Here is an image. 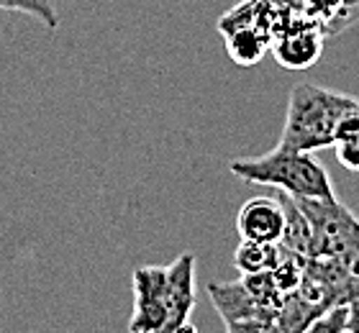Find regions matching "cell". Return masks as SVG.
I'll return each instance as SVG.
<instances>
[{"mask_svg":"<svg viewBox=\"0 0 359 333\" xmlns=\"http://www.w3.org/2000/svg\"><path fill=\"white\" fill-rule=\"evenodd\" d=\"M231 175L249 185L277 187L280 193L295 200H334L337 190L329 172L311 151H292L275 147L267 154L233 159Z\"/></svg>","mask_w":359,"mask_h":333,"instance_id":"2","label":"cell"},{"mask_svg":"<svg viewBox=\"0 0 359 333\" xmlns=\"http://www.w3.org/2000/svg\"><path fill=\"white\" fill-rule=\"evenodd\" d=\"M280 203H283V213H285V226H283V236H280V246H283L287 254H295V257H303L308 259V249H311V226H308L306 215L300 210L298 200L290 198V195H277Z\"/></svg>","mask_w":359,"mask_h":333,"instance_id":"12","label":"cell"},{"mask_svg":"<svg viewBox=\"0 0 359 333\" xmlns=\"http://www.w3.org/2000/svg\"><path fill=\"white\" fill-rule=\"evenodd\" d=\"M326 34H323L316 23H311L308 18H298L290 26H285L275 39L269 52L275 57V62L283 69L290 72H306L313 64H318L326 46Z\"/></svg>","mask_w":359,"mask_h":333,"instance_id":"5","label":"cell"},{"mask_svg":"<svg viewBox=\"0 0 359 333\" xmlns=\"http://www.w3.org/2000/svg\"><path fill=\"white\" fill-rule=\"evenodd\" d=\"M341 333H349V331H341Z\"/></svg>","mask_w":359,"mask_h":333,"instance_id":"19","label":"cell"},{"mask_svg":"<svg viewBox=\"0 0 359 333\" xmlns=\"http://www.w3.org/2000/svg\"><path fill=\"white\" fill-rule=\"evenodd\" d=\"M226 333H280L275 320L264 318H244V320H226Z\"/></svg>","mask_w":359,"mask_h":333,"instance_id":"16","label":"cell"},{"mask_svg":"<svg viewBox=\"0 0 359 333\" xmlns=\"http://www.w3.org/2000/svg\"><path fill=\"white\" fill-rule=\"evenodd\" d=\"M303 18L334 36L359 23V0H303Z\"/></svg>","mask_w":359,"mask_h":333,"instance_id":"10","label":"cell"},{"mask_svg":"<svg viewBox=\"0 0 359 333\" xmlns=\"http://www.w3.org/2000/svg\"><path fill=\"white\" fill-rule=\"evenodd\" d=\"M346 331V308L344 305H334L331 311H326L323 315L306 326L300 333H341Z\"/></svg>","mask_w":359,"mask_h":333,"instance_id":"15","label":"cell"},{"mask_svg":"<svg viewBox=\"0 0 359 333\" xmlns=\"http://www.w3.org/2000/svg\"><path fill=\"white\" fill-rule=\"evenodd\" d=\"M221 36L226 41V52L231 57L233 64L239 67H255L269 54L272 36L267 31L249 26V23H233V26H218Z\"/></svg>","mask_w":359,"mask_h":333,"instance_id":"9","label":"cell"},{"mask_svg":"<svg viewBox=\"0 0 359 333\" xmlns=\"http://www.w3.org/2000/svg\"><path fill=\"white\" fill-rule=\"evenodd\" d=\"M311 226V257H339L359 249V221L352 210L334 200H298Z\"/></svg>","mask_w":359,"mask_h":333,"instance_id":"3","label":"cell"},{"mask_svg":"<svg viewBox=\"0 0 359 333\" xmlns=\"http://www.w3.org/2000/svg\"><path fill=\"white\" fill-rule=\"evenodd\" d=\"M357 103H359V100H357Z\"/></svg>","mask_w":359,"mask_h":333,"instance_id":"20","label":"cell"},{"mask_svg":"<svg viewBox=\"0 0 359 333\" xmlns=\"http://www.w3.org/2000/svg\"><path fill=\"white\" fill-rule=\"evenodd\" d=\"M0 11H15V13L34 15L46 31H57L62 21L57 0H0Z\"/></svg>","mask_w":359,"mask_h":333,"instance_id":"14","label":"cell"},{"mask_svg":"<svg viewBox=\"0 0 359 333\" xmlns=\"http://www.w3.org/2000/svg\"><path fill=\"white\" fill-rule=\"evenodd\" d=\"M334 154L344 170L359 175V108L339 121L334 133Z\"/></svg>","mask_w":359,"mask_h":333,"instance_id":"13","label":"cell"},{"mask_svg":"<svg viewBox=\"0 0 359 333\" xmlns=\"http://www.w3.org/2000/svg\"><path fill=\"white\" fill-rule=\"evenodd\" d=\"M134 282V313L128 320L131 333H175L170 297H167V266H139Z\"/></svg>","mask_w":359,"mask_h":333,"instance_id":"4","label":"cell"},{"mask_svg":"<svg viewBox=\"0 0 359 333\" xmlns=\"http://www.w3.org/2000/svg\"><path fill=\"white\" fill-rule=\"evenodd\" d=\"M208 295L218 315L226 320H244V318H264L275 320L277 313L269 311L267 305L259 303V297L249 290L244 280L239 282H210Z\"/></svg>","mask_w":359,"mask_h":333,"instance_id":"7","label":"cell"},{"mask_svg":"<svg viewBox=\"0 0 359 333\" xmlns=\"http://www.w3.org/2000/svg\"><path fill=\"white\" fill-rule=\"evenodd\" d=\"M175 333H195V328L190 326V323H185V326H180V328H177V331H175Z\"/></svg>","mask_w":359,"mask_h":333,"instance_id":"18","label":"cell"},{"mask_svg":"<svg viewBox=\"0 0 359 333\" xmlns=\"http://www.w3.org/2000/svg\"><path fill=\"white\" fill-rule=\"evenodd\" d=\"M298 18H303V0H244L226 15H221L218 26L249 23L275 39L285 26H290Z\"/></svg>","mask_w":359,"mask_h":333,"instance_id":"6","label":"cell"},{"mask_svg":"<svg viewBox=\"0 0 359 333\" xmlns=\"http://www.w3.org/2000/svg\"><path fill=\"white\" fill-rule=\"evenodd\" d=\"M357 108V100L344 93L321 88L313 82H300L290 90L287 116L277 147L311 154L329 149L334 144L339 121Z\"/></svg>","mask_w":359,"mask_h":333,"instance_id":"1","label":"cell"},{"mask_svg":"<svg viewBox=\"0 0 359 333\" xmlns=\"http://www.w3.org/2000/svg\"><path fill=\"white\" fill-rule=\"evenodd\" d=\"M287 257L280 241H252V238H241V244L233 252V266L241 274H257L275 269L280 261Z\"/></svg>","mask_w":359,"mask_h":333,"instance_id":"11","label":"cell"},{"mask_svg":"<svg viewBox=\"0 0 359 333\" xmlns=\"http://www.w3.org/2000/svg\"><path fill=\"white\" fill-rule=\"evenodd\" d=\"M285 213L280 198H252L236 213V231L252 241H280Z\"/></svg>","mask_w":359,"mask_h":333,"instance_id":"8","label":"cell"},{"mask_svg":"<svg viewBox=\"0 0 359 333\" xmlns=\"http://www.w3.org/2000/svg\"><path fill=\"white\" fill-rule=\"evenodd\" d=\"M344 308H346V331L359 333V292H354V295L346 300Z\"/></svg>","mask_w":359,"mask_h":333,"instance_id":"17","label":"cell"}]
</instances>
